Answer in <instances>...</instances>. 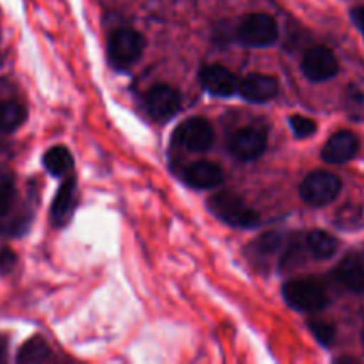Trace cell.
Instances as JSON below:
<instances>
[{"instance_id":"obj_1","label":"cell","mask_w":364,"mask_h":364,"mask_svg":"<svg viewBox=\"0 0 364 364\" xmlns=\"http://www.w3.org/2000/svg\"><path fill=\"white\" fill-rule=\"evenodd\" d=\"M208 208L217 219L230 226L255 228L259 224V213L245 205L240 196L233 192H220L208 199Z\"/></svg>"},{"instance_id":"obj_2","label":"cell","mask_w":364,"mask_h":364,"mask_svg":"<svg viewBox=\"0 0 364 364\" xmlns=\"http://www.w3.org/2000/svg\"><path fill=\"white\" fill-rule=\"evenodd\" d=\"M283 295L288 306L299 309V311H320L329 302L322 284L309 279L288 281L283 287Z\"/></svg>"},{"instance_id":"obj_3","label":"cell","mask_w":364,"mask_h":364,"mask_svg":"<svg viewBox=\"0 0 364 364\" xmlns=\"http://www.w3.org/2000/svg\"><path fill=\"white\" fill-rule=\"evenodd\" d=\"M144 36L134 28H119L109 39V57L110 63L116 68H130L132 64L141 59L144 52Z\"/></svg>"},{"instance_id":"obj_4","label":"cell","mask_w":364,"mask_h":364,"mask_svg":"<svg viewBox=\"0 0 364 364\" xmlns=\"http://www.w3.org/2000/svg\"><path fill=\"white\" fill-rule=\"evenodd\" d=\"M341 180L329 171H313L302 180L301 198L311 206H326L338 198Z\"/></svg>"},{"instance_id":"obj_5","label":"cell","mask_w":364,"mask_h":364,"mask_svg":"<svg viewBox=\"0 0 364 364\" xmlns=\"http://www.w3.org/2000/svg\"><path fill=\"white\" fill-rule=\"evenodd\" d=\"M237 38L245 46H270L279 38V28L276 20L269 14H247L238 25Z\"/></svg>"},{"instance_id":"obj_6","label":"cell","mask_w":364,"mask_h":364,"mask_svg":"<svg viewBox=\"0 0 364 364\" xmlns=\"http://www.w3.org/2000/svg\"><path fill=\"white\" fill-rule=\"evenodd\" d=\"M340 70L336 55L327 46H315L308 50L302 59V71L311 82H326Z\"/></svg>"},{"instance_id":"obj_7","label":"cell","mask_w":364,"mask_h":364,"mask_svg":"<svg viewBox=\"0 0 364 364\" xmlns=\"http://www.w3.org/2000/svg\"><path fill=\"white\" fill-rule=\"evenodd\" d=\"M176 139L181 146L191 151H206L212 148L215 134H213L212 124L205 117H191L178 127Z\"/></svg>"},{"instance_id":"obj_8","label":"cell","mask_w":364,"mask_h":364,"mask_svg":"<svg viewBox=\"0 0 364 364\" xmlns=\"http://www.w3.org/2000/svg\"><path fill=\"white\" fill-rule=\"evenodd\" d=\"M181 96L174 87L167 84H159L149 89L146 96V107L151 117L156 121H167L180 110Z\"/></svg>"},{"instance_id":"obj_9","label":"cell","mask_w":364,"mask_h":364,"mask_svg":"<svg viewBox=\"0 0 364 364\" xmlns=\"http://www.w3.org/2000/svg\"><path fill=\"white\" fill-rule=\"evenodd\" d=\"M267 148V137L258 128H240L230 139L231 155L238 160H255L263 155Z\"/></svg>"},{"instance_id":"obj_10","label":"cell","mask_w":364,"mask_h":364,"mask_svg":"<svg viewBox=\"0 0 364 364\" xmlns=\"http://www.w3.org/2000/svg\"><path fill=\"white\" fill-rule=\"evenodd\" d=\"M75 206H77V181H75L73 176H70L63 181L52 203L50 220H52L53 226H66L71 217H73Z\"/></svg>"},{"instance_id":"obj_11","label":"cell","mask_w":364,"mask_h":364,"mask_svg":"<svg viewBox=\"0 0 364 364\" xmlns=\"http://www.w3.org/2000/svg\"><path fill=\"white\" fill-rule=\"evenodd\" d=\"M279 85L274 77L263 73H251L244 77L238 84V92L242 98L249 100L255 103H265L276 98Z\"/></svg>"},{"instance_id":"obj_12","label":"cell","mask_w":364,"mask_h":364,"mask_svg":"<svg viewBox=\"0 0 364 364\" xmlns=\"http://www.w3.org/2000/svg\"><path fill=\"white\" fill-rule=\"evenodd\" d=\"M359 151V139L348 130L336 132L331 135L327 144L322 149V159L327 164H343L354 159Z\"/></svg>"},{"instance_id":"obj_13","label":"cell","mask_w":364,"mask_h":364,"mask_svg":"<svg viewBox=\"0 0 364 364\" xmlns=\"http://www.w3.org/2000/svg\"><path fill=\"white\" fill-rule=\"evenodd\" d=\"M199 78L206 91L212 92L213 96L235 95L238 91V84H240V80L226 66H220V64L203 68Z\"/></svg>"},{"instance_id":"obj_14","label":"cell","mask_w":364,"mask_h":364,"mask_svg":"<svg viewBox=\"0 0 364 364\" xmlns=\"http://www.w3.org/2000/svg\"><path fill=\"white\" fill-rule=\"evenodd\" d=\"M334 277L338 283L343 284L347 290L354 294H363L364 291V256L352 252L347 255L340 262V265L334 270Z\"/></svg>"},{"instance_id":"obj_15","label":"cell","mask_w":364,"mask_h":364,"mask_svg":"<svg viewBox=\"0 0 364 364\" xmlns=\"http://www.w3.org/2000/svg\"><path fill=\"white\" fill-rule=\"evenodd\" d=\"M185 181L194 188H213L223 183L224 173L217 164L208 160H199L191 164L183 173Z\"/></svg>"},{"instance_id":"obj_16","label":"cell","mask_w":364,"mask_h":364,"mask_svg":"<svg viewBox=\"0 0 364 364\" xmlns=\"http://www.w3.org/2000/svg\"><path fill=\"white\" fill-rule=\"evenodd\" d=\"M27 119V109L14 100L0 102V134H11L18 130Z\"/></svg>"},{"instance_id":"obj_17","label":"cell","mask_w":364,"mask_h":364,"mask_svg":"<svg viewBox=\"0 0 364 364\" xmlns=\"http://www.w3.org/2000/svg\"><path fill=\"white\" fill-rule=\"evenodd\" d=\"M306 245L313 258L329 259L338 251V240L323 230H313L306 238Z\"/></svg>"},{"instance_id":"obj_18","label":"cell","mask_w":364,"mask_h":364,"mask_svg":"<svg viewBox=\"0 0 364 364\" xmlns=\"http://www.w3.org/2000/svg\"><path fill=\"white\" fill-rule=\"evenodd\" d=\"M43 166L53 176H64L73 167V156L64 146H53L43 156Z\"/></svg>"},{"instance_id":"obj_19","label":"cell","mask_w":364,"mask_h":364,"mask_svg":"<svg viewBox=\"0 0 364 364\" xmlns=\"http://www.w3.org/2000/svg\"><path fill=\"white\" fill-rule=\"evenodd\" d=\"M50 359H52V350L41 336L31 338L16 355L18 363H45Z\"/></svg>"},{"instance_id":"obj_20","label":"cell","mask_w":364,"mask_h":364,"mask_svg":"<svg viewBox=\"0 0 364 364\" xmlns=\"http://www.w3.org/2000/svg\"><path fill=\"white\" fill-rule=\"evenodd\" d=\"M283 245V237L279 233H265L251 244V252L256 259H269L276 255Z\"/></svg>"},{"instance_id":"obj_21","label":"cell","mask_w":364,"mask_h":364,"mask_svg":"<svg viewBox=\"0 0 364 364\" xmlns=\"http://www.w3.org/2000/svg\"><path fill=\"white\" fill-rule=\"evenodd\" d=\"M309 331L315 334L316 340L322 345H333L334 336H336V331L331 326L329 322H323V320H309Z\"/></svg>"},{"instance_id":"obj_22","label":"cell","mask_w":364,"mask_h":364,"mask_svg":"<svg viewBox=\"0 0 364 364\" xmlns=\"http://www.w3.org/2000/svg\"><path fill=\"white\" fill-rule=\"evenodd\" d=\"M288 123H290V128L291 132H294L295 137L299 139L309 137V135H313L316 132V123L313 119H309V117L291 116L290 119H288Z\"/></svg>"},{"instance_id":"obj_23","label":"cell","mask_w":364,"mask_h":364,"mask_svg":"<svg viewBox=\"0 0 364 364\" xmlns=\"http://www.w3.org/2000/svg\"><path fill=\"white\" fill-rule=\"evenodd\" d=\"M361 220V210L358 206H343L338 212V226L354 228V223Z\"/></svg>"},{"instance_id":"obj_24","label":"cell","mask_w":364,"mask_h":364,"mask_svg":"<svg viewBox=\"0 0 364 364\" xmlns=\"http://www.w3.org/2000/svg\"><path fill=\"white\" fill-rule=\"evenodd\" d=\"M14 199V187L11 181H4L0 185V217L6 215L9 212L11 205H13Z\"/></svg>"},{"instance_id":"obj_25","label":"cell","mask_w":364,"mask_h":364,"mask_svg":"<svg viewBox=\"0 0 364 364\" xmlns=\"http://www.w3.org/2000/svg\"><path fill=\"white\" fill-rule=\"evenodd\" d=\"M16 265V255L11 249H0V274H9Z\"/></svg>"},{"instance_id":"obj_26","label":"cell","mask_w":364,"mask_h":364,"mask_svg":"<svg viewBox=\"0 0 364 364\" xmlns=\"http://www.w3.org/2000/svg\"><path fill=\"white\" fill-rule=\"evenodd\" d=\"M352 20H354V23L358 25V28L364 36V6L355 7V9L352 11Z\"/></svg>"},{"instance_id":"obj_27","label":"cell","mask_w":364,"mask_h":364,"mask_svg":"<svg viewBox=\"0 0 364 364\" xmlns=\"http://www.w3.org/2000/svg\"><path fill=\"white\" fill-rule=\"evenodd\" d=\"M6 348H7V341L4 340V338H0V361H2L4 355H6Z\"/></svg>"},{"instance_id":"obj_28","label":"cell","mask_w":364,"mask_h":364,"mask_svg":"<svg viewBox=\"0 0 364 364\" xmlns=\"http://www.w3.org/2000/svg\"><path fill=\"white\" fill-rule=\"evenodd\" d=\"M361 340H363V345H364V329H363V334H361Z\"/></svg>"}]
</instances>
